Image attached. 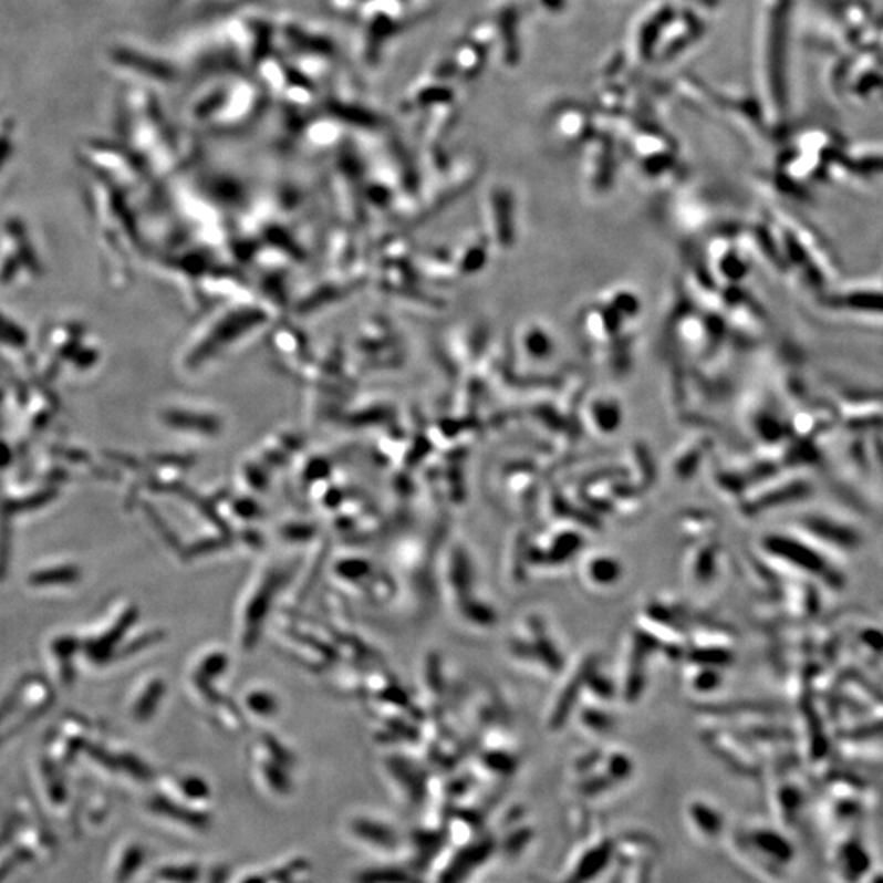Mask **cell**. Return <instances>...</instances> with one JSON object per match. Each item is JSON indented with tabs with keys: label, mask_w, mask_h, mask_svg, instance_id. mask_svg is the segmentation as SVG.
<instances>
[{
	"label": "cell",
	"mask_w": 883,
	"mask_h": 883,
	"mask_svg": "<svg viewBox=\"0 0 883 883\" xmlns=\"http://www.w3.org/2000/svg\"><path fill=\"white\" fill-rule=\"evenodd\" d=\"M232 875L235 871L231 865L226 862H211L207 865L204 883H231Z\"/></svg>",
	"instance_id": "obj_8"
},
{
	"label": "cell",
	"mask_w": 883,
	"mask_h": 883,
	"mask_svg": "<svg viewBox=\"0 0 883 883\" xmlns=\"http://www.w3.org/2000/svg\"><path fill=\"white\" fill-rule=\"evenodd\" d=\"M207 865L194 859L167 862L156 871L157 883H204Z\"/></svg>",
	"instance_id": "obj_5"
},
{
	"label": "cell",
	"mask_w": 883,
	"mask_h": 883,
	"mask_svg": "<svg viewBox=\"0 0 883 883\" xmlns=\"http://www.w3.org/2000/svg\"><path fill=\"white\" fill-rule=\"evenodd\" d=\"M834 307L848 313H858L859 316L882 318L883 320V290L874 287H854L838 293Z\"/></svg>",
	"instance_id": "obj_4"
},
{
	"label": "cell",
	"mask_w": 883,
	"mask_h": 883,
	"mask_svg": "<svg viewBox=\"0 0 883 883\" xmlns=\"http://www.w3.org/2000/svg\"><path fill=\"white\" fill-rule=\"evenodd\" d=\"M621 573L622 570L617 561L607 557L595 558V560L591 561V567H589L591 580L598 584H605V586L617 583Z\"/></svg>",
	"instance_id": "obj_7"
},
{
	"label": "cell",
	"mask_w": 883,
	"mask_h": 883,
	"mask_svg": "<svg viewBox=\"0 0 883 883\" xmlns=\"http://www.w3.org/2000/svg\"><path fill=\"white\" fill-rule=\"evenodd\" d=\"M313 862L303 854H293L276 862V877L270 883H311Z\"/></svg>",
	"instance_id": "obj_6"
},
{
	"label": "cell",
	"mask_w": 883,
	"mask_h": 883,
	"mask_svg": "<svg viewBox=\"0 0 883 883\" xmlns=\"http://www.w3.org/2000/svg\"><path fill=\"white\" fill-rule=\"evenodd\" d=\"M345 840L378 855L383 861H403L406 851V833L386 818L372 813H352L342 823Z\"/></svg>",
	"instance_id": "obj_1"
},
{
	"label": "cell",
	"mask_w": 883,
	"mask_h": 883,
	"mask_svg": "<svg viewBox=\"0 0 883 883\" xmlns=\"http://www.w3.org/2000/svg\"><path fill=\"white\" fill-rule=\"evenodd\" d=\"M491 843L488 840L468 841L458 844L455 851L448 852L437 859L434 864V883H465L474 875L478 868L485 864L491 854ZM433 872V871H430Z\"/></svg>",
	"instance_id": "obj_2"
},
{
	"label": "cell",
	"mask_w": 883,
	"mask_h": 883,
	"mask_svg": "<svg viewBox=\"0 0 883 883\" xmlns=\"http://www.w3.org/2000/svg\"><path fill=\"white\" fill-rule=\"evenodd\" d=\"M351 883H427L426 877L403 861H383L355 869Z\"/></svg>",
	"instance_id": "obj_3"
}]
</instances>
